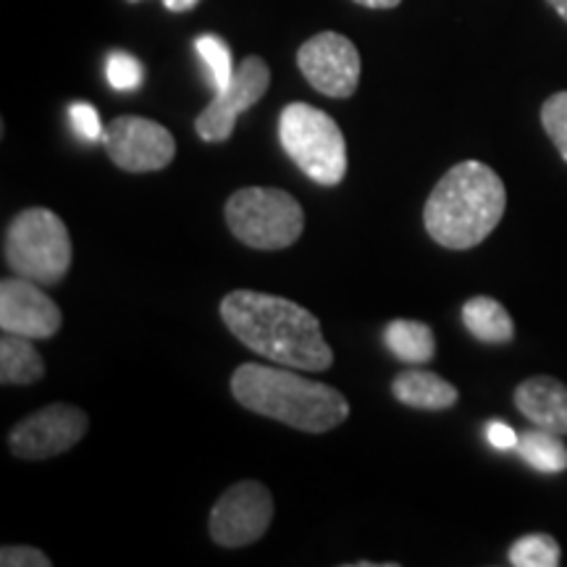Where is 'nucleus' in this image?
Listing matches in <instances>:
<instances>
[{
  "label": "nucleus",
  "instance_id": "f257e3e1",
  "mask_svg": "<svg viewBox=\"0 0 567 567\" xmlns=\"http://www.w3.org/2000/svg\"><path fill=\"white\" fill-rule=\"evenodd\" d=\"M226 329L247 350L276 365L318 373L334 365V352L321 334V321L284 297L237 289L221 300Z\"/></svg>",
  "mask_w": 567,
  "mask_h": 567
},
{
  "label": "nucleus",
  "instance_id": "f03ea898",
  "mask_svg": "<svg viewBox=\"0 0 567 567\" xmlns=\"http://www.w3.org/2000/svg\"><path fill=\"white\" fill-rule=\"evenodd\" d=\"M507 208L505 182L481 161L452 166L423 208L429 237L446 250H471L484 243Z\"/></svg>",
  "mask_w": 567,
  "mask_h": 567
},
{
  "label": "nucleus",
  "instance_id": "7ed1b4c3",
  "mask_svg": "<svg viewBox=\"0 0 567 567\" xmlns=\"http://www.w3.org/2000/svg\"><path fill=\"white\" fill-rule=\"evenodd\" d=\"M231 394L250 413L305 434H326L350 417V402L339 389L305 379L297 368L287 365H239L231 375Z\"/></svg>",
  "mask_w": 567,
  "mask_h": 567
},
{
  "label": "nucleus",
  "instance_id": "20e7f679",
  "mask_svg": "<svg viewBox=\"0 0 567 567\" xmlns=\"http://www.w3.org/2000/svg\"><path fill=\"white\" fill-rule=\"evenodd\" d=\"M3 258L21 279L40 287L61 284L71 268V237L59 213L27 208L6 229Z\"/></svg>",
  "mask_w": 567,
  "mask_h": 567
},
{
  "label": "nucleus",
  "instance_id": "39448f33",
  "mask_svg": "<svg viewBox=\"0 0 567 567\" xmlns=\"http://www.w3.org/2000/svg\"><path fill=\"white\" fill-rule=\"evenodd\" d=\"M279 142L295 166L323 187L347 176V142L329 113L308 103H289L279 116Z\"/></svg>",
  "mask_w": 567,
  "mask_h": 567
},
{
  "label": "nucleus",
  "instance_id": "423d86ee",
  "mask_svg": "<svg viewBox=\"0 0 567 567\" xmlns=\"http://www.w3.org/2000/svg\"><path fill=\"white\" fill-rule=\"evenodd\" d=\"M226 226L252 250H284L305 231V210L295 195L276 187L237 189L224 208Z\"/></svg>",
  "mask_w": 567,
  "mask_h": 567
},
{
  "label": "nucleus",
  "instance_id": "0eeeda50",
  "mask_svg": "<svg viewBox=\"0 0 567 567\" xmlns=\"http://www.w3.org/2000/svg\"><path fill=\"white\" fill-rule=\"evenodd\" d=\"M274 520V496L260 481H239L210 509V538L218 547L243 549L260 542Z\"/></svg>",
  "mask_w": 567,
  "mask_h": 567
},
{
  "label": "nucleus",
  "instance_id": "6e6552de",
  "mask_svg": "<svg viewBox=\"0 0 567 567\" xmlns=\"http://www.w3.org/2000/svg\"><path fill=\"white\" fill-rule=\"evenodd\" d=\"M90 429V417L84 410L55 402L27 415L9 434V450L19 460H48L74 450Z\"/></svg>",
  "mask_w": 567,
  "mask_h": 567
},
{
  "label": "nucleus",
  "instance_id": "1a4fd4ad",
  "mask_svg": "<svg viewBox=\"0 0 567 567\" xmlns=\"http://www.w3.org/2000/svg\"><path fill=\"white\" fill-rule=\"evenodd\" d=\"M103 145L109 158L130 174L163 172L176 155L174 134L145 116L113 118L103 134Z\"/></svg>",
  "mask_w": 567,
  "mask_h": 567
},
{
  "label": "nucleus",
  "instance_id": "9d476101",
  "mask_svg": "<svg viewBox=\"0 0 567 567\" xmlns=\"http://www.w3.org/2000/svg\"><path fill=\"white\" fill-rule=\"evenodd\" d=\"M271 69L260 55H247L234 71L231 82L216 92V97L205 105L195 118V132L205 142H226L234 134L237 118L250 111L268 92Z\"/></svg>",
  "mask_w": 567,
  "mask_h": 567
},
{
  "label": "nucleus",
  "instance_id": "9b49d317",
  "mask_svg": "<svg viewBox=\"0 0 567 567\" xmlns=\"http://www.w3.org/2000/svg\"><path fill=\"white\" fill-rule=\"evenodd\" d=\"M297 66L326 97H352L360 84V53L339 32H318L297 51Z\"/></svg>",
  "mask_w": 567,
  "mask_h": 567
},
{
  "label": "nucleus",
  "instance_id": "f8f14e48",
  "mask_svg": "<svg viewBox=\"0 0 567 567\" xmlns=\"http://www.w3.org/2000/svg\"><path fill=\"white\" fill-rule=\"evenodd\" d=\"M61 308L30 279H6L0 284V329L27 339H53L61 331Z\"/></svg>",
  "mask_w": 567,
  "mask_h": 567
},
{
  "label": "nucleus",
  "instance_id": "ddd939ff",
  "mask_svg": "<svg viewBox=\"0 0 567 567\" xmlns=\"http://www.w3.org/2000/svg\"><path fill=\"white\" fill-rule=\"evenodd\" d=\"M515 408L538 429L567 434V386L551 375H534L515 389Z\"/></svg>",
  "mask_w": 567,
  "mask_h": 567
},
{
  "label": "nucleus",
  "instance_id": "4468645a",
  "mask_svg": "<svg viewBox=\"0 0 567 567\" xmlns=\"http://www.w3.org/2000/svg\"><path fill=\"white\" fill-rule=\"evenodd\" d=\"M392 394L396 402L415 410H450L460 400L455 384L444 381L434 371H423V368H408V371L396 373Z\"/></svg>",
  "mask_w": 567,
  "mask_h": 567
},
{
  "label": "nucleus",
  "instance_id": "2eb2a0df",
  "mask_svg": "<svg viewBox=\"0 0 567 567\" xmlns=\"http://www.w3.org/2000/svg\"><path fill=\"white\" fill-rule=\"evenodd\" d=\"M34 339L6 334L0 339V384L32 386L45 375V360L34 350Z\"/></svg>",
  "mask_w": 567,
  "mask_h": 567
},
{
  "label": "nucleus",
  "instance_id": "dca6fc26",
  "mask_svg": "<svg viewBox=\"0 0 567 567\" xmlns=\"http://www.w3.org/2000/svg\"><path fill=\"white\" fill-rule=\"evenodd\" d=\"M384 342L396 360L408 365H429L436 358V337L429 323L396 318L386 323Z\"/></svg>",
  "mask_w": 567,
  "mask_h": 567
},
{
  "label": "nucleus",
  "instance_id": "f3484780",
  "mask_svg": "<svg viewBox=\"0 0 567 567\" xmlns=\"http://www.w3.org/2000/svg\"><path fill=\"white\" fill-rule=\"evenodd\" d=\"M463 323L484 344H507L515 339L513 318L494 297H471L463 305Z\"/></svg>",
  "mask_w": 567,
  "mask_h": 567
},
{
  "label": "nucleus",
  "instance_id": "a211bd4d",
  "mask_svg": "<svg viewBox=\"0 0 567 567\" xmlns=\"http://www.w3.org/2000/svg\"><path fill=\"white\" fill-rule=\"evenodd\" d=\"M517 455L542 473L567 471V444L555 431L538 429V425L517 439Z\"/></svg>",
  "mask_w": 567,
  "mask_h": 567
},
{
  "label": "nucleus",
  "instance_id": "6ab92c4d",
  "mask_svg": "<svg viewBox=\"0 0 567 567\" xmlns=\"http://www.w3.org/2000/svg\"><path fill=\"white\" fill-rule=\"evenodd\" d=\"M563 549L549 534H528L509 547V565L515 567H557Z\"/></svg>",
  "mask_w": 567,
  "mask_h": 567
},
{
  "label": "nucleus",
  "instance_id": "aec40b11",
  "mask_svg": "<svg viewBox=\"0 0 567 567\" xmlns=\"http://www.w3.org/2000/svg\"><path fill=\"white\" fill-rule=\"evenodd\" d=\"M197 55H200L205 69H208V80L213 90H224L226 84L231 82L234 76V63H231V48L226 45V40L218 38V34H203L195 42Z\"/></svg>",
  "mask_w": 567,
  "mask_h": 567
},
{
  "label": "nucleus",
  "instance_id": "412c9836",
  "mask_svg": "<svg viewBox=\"0 0 567 567\" xmlns=\"http://www.w3.org/2000/svg\"><path fill=\"white\" fill-rule=\"evenodd\" d=\"M105 76H109V84L118 92H132L140 90L142 80H145V69L142 63L134 59V55L116 51L109 55V63H105Z\"/></svg>",
  "mask_w": 567,
  "mask_h": 567
},
{
  "label": "nucleus",
  "instance_id": "4be33fe9",
  "mask_svg": "<svg viewBox=\"0 0 567 567\" xmlns=\"http://www.w3.org/2000/svg\"><path fill=\"white\" fill-rule=\"evenodd\" d=\"M542 124L567 163V92H555L542 105Z\"/></svg>",
  "mask_w": 567,
  "mask_h": 567
},
{
  "label": "nucleus",
  "instance_id": "5701e85b",
  "mask_svg": "<svg viewBox=\"0 0 567 567\" xmlns=\"http://www.w3.org/2000/svg\"><path fill=\"white\" fill-rule=\"evenodd\" d=\"M69 116H71V126H74V132L80 134L82 140H87V142L103 140L105 130L101 124V113H97L95 105L74 103L69 109Z\"/></svg>",
  "mask_w": 567,
  "mask_h": 567
},
{
  "label": "nucleus",
  "instance_id": "b1692460",
  "mask_svg": "<svg viewBox=\"0 0 567 567\" xmlns=\"http://www.w3.org/2000/svg\"><path fill=\"white\" fill-rule=\"evenodd\" d=\"M0 565L3 567H51V557L34 547H3L0 549Z\"/></svg>",
  "mask_w": 567,
  "mask_h": 567
},
{
  "label": "nucleus",
  "instance_id": "393cba45",
  "mask_svg": "<svg viewBox=\"0 0 567 567\" xmlns=\"http://www.w3.org/2000/svg\"><path fill=\"white\" fill-rule=\"evenodd\" d=\"M486 436H488V442H492V446H496V450H517V439H520L517 431H513L507 423H499V421L488 423Z\"/></svg>",
  "mask_w": 567,
  "mask_h": 567
},
{
  "label": "nucleus",
  "instance_id": "a878e982",
  "mask_svg": "<svg viewBox=\"0 0 567 567\" xmlns=\"http://www.w3.org/2000/svg\"><path fill=\"white\" fill-rule=\"evenodd\" d=\"M172 13H184V11H193L200 0H161Z\"/></svg>",
  "mask_w": 567,
  "mask_h": 567
},
{
  "label": "nucleus",
  "instance_id": "bb28decb",
  "mask_svg": "<svg viewBox=\"0 0 567 567\" xmlns=\"http://www.w3.org/2000/svg\"><path fill=\"white\" fill-rule=\"evenodd\" d=\"M358 6H365V9H375V11H386V9H396L402 0H354Z\"/></svg>",
  "mask_w": 567,
  "mask_h": 567
},
{
  "label": "nucleus",
  "instance_id": "cd10ccee",
  "mask_svg": "<svg viewBox=\"0 0 567 567\" xmlns=\"http://www.w3.org/2000/svg\"><path fill=\"white\" fill-rule=\"evenodd\" d=\"M547 3L559 13V17L567 21V0H547Z\"/></svg>",
  "mask_w": 567,
  "mask_h": 567
},
{
  "label": "nucleus",
  "instance_id": "c85d7f7f",
  "mask_svg": "<svg viewBox=\"0 0 567 567\" xmlns=\"http://www.w3.org/2000/svg\"><path fill=\"white\" fill-rule=\"evenodd\" d=\"M130 3H140V0H130Z\"/></svg>",
  "mask_w": 567,
  "mask_h": 567
}]
</instances>
